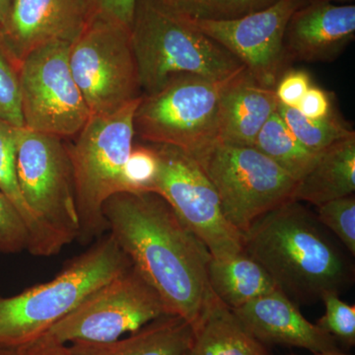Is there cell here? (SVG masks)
Here are the masks:
<instances>
[{"instance_id":"obj_26","label":"cell","mask_w":355,"mask_h":355,"mask_svg":"<svg viewBox=\"0 0 355 355\" xmlns=\"http://www.w3.org/2000/svg\"><path fill=\"white\" fill-rule=\"evenodd\" d=\"M316 216L320 223L330 229L350 254H355L354 195L318 205Z\"/></svg>"},{"instance_id":"obj_28","label":"cell","mask_w":355,"mask_h":355,"mask_svg":"<svg viewBox=\"0 0 355 355\" xmlns=\"http://www.w3.org/2000/svg\"><path fill=\"white\" fill-rule=\"evenodd\" d=\"M0 120L23 128L19 76L16 65L0 46Z\"/></svg>"},{"instance_id":"obj_24","label":"cell","mask_w":355,"mask_h":355,"mask_svg":"<svg viewBox=\"0 0 355 355\" xmlns=\"http://www.w3.org/2000/svg\"><path fill=\"white\" fill-rule=\"evenodd\" d=\"M277 113L298 141L313 153H320L340 140L355 135L349 123L331 112L321 119L306 118L296 108L279 104Z\"/></svg>"},{"instance_id":"obj_39","label":"cell","mask_w":355,"mask_h":355,"mask_svg":"<svg viewBox=\"0 0 355 355\" xmlns=\"http://www.w3.org/2000/svg\"><path fill=\"white\" fill-rule=\"evenodd\" d=\"M322 1H329V2H350L352 0H322Z\"/></svg>"},{"instance_id":"obj_37","label":"cell","mask_w":355,"mask_h":355,"mask_svg":"<svg viewBox=\"0 0 355 355\" xmlns=\"http://www.w3.org/2000/svg\"><path fill=\"white\" fill-rule=\"evenodd\" d=\"M291 355H295V354H291ZM313 355H350V354H343V352H340V350H338V352H324V354H315Z\"/></svg>"},{"instance_id":"obj_36","label":"cell","mask_w":355,"mask_h":355,"mask_svg":"<svg viewBox=\"0 0 355 355\" xmlns=\"http://www.w3.org/2000/svg\"><path fill=\"white\" fill-rule=\"evenodd\" d=\"M0 355H20L18 349L13 347H0Z\"/></svg>"},{"instance_id":"obj_3","label":"cell","mask_w":355,"mask_h":355,"mask_svg":"<svg viewBox=\"0 0 355 355\" xmlns=\"http://www.w3.org/2000/svg\"><path fill=\"white\" fill-rule=\"evenodd\" d=\"M111 235L102 236L50 282L0 296V347H18L38 338L96 289L132 266Z\"/></svg>"},{"instance_id":"obj_20","label":"cell","mask_w":355,"mask_h":355,"mask_svg":"<svg viewBox=\"0 0 355 355\" xmlns=\"http://www.w3.org/2000/svg\"><path fill=\"white\" fill-rule=\"evenodd\" d=\"M193 330V349L198 355H270L216 295Z\"/></svg>"},{"instance_id":"obj_8","label":"cell","mask_w":355,"mask_h":355,"mask_svg":"<svg viewBox=\"0 0 355 355\" xmlns=\"http://www.w3.org/2000/svg\"><path fill=\"white\" fill-rule=\"evenodd\" d=\"M69 64L91 116L114 113L141 97L125 26L94 16L70 46Z\"/></svg>"},{"instance_id":"obj_30","label":"cell","mask_w":355,"mask_h":355,"mask_svg":"<svg viewBox=\"0 0 355 355\" xmlns=\"http://www.w3.org/2000/svg\"><path fill=\"white\" fill-rule=\"evenodd\" d=\"M158 160L153 146H133L125 168L128 191H151Z\"/></svg>"},{"instance_id":"obj_25","label":"cell","mask_w":355,"mask_h":355,"mask_svg":"<svg viewBox=\"0 0 355 355\" xmlns=\"http://www.w3.org/2000/svg\"><path fill=\"white\" fill-rule=\"evenodd\" d=\"M166 12L181 19H235L272 6L277 0H150Z\"/></svg>"},{"instance_id":"obj_32","label":"cell","mask_w":355,"mask_h":355,"mask_svg":"<svg viewBox=\"0 0 355 355\" xmlns=\"http://www.w3.org/2000/svg\"><path fill=\"white\" fill-rule=\"evenodd\" d=\"M137 0H93L95 16L132 27Z\"/></svg>"},{"instance_id":"obj_35","label":"cell","mask_w":355,"mask_h":355,"mask_svg":"<svg viewBox=\"0 0 355 355\" xmlns=\"http://www.w3.org/2000/svg\"><path fill=\"white\" fill-rule=\"evenodd\" d=\"M12 0H0V27L6 22Z\"/></svg>"},{"instance_id":"obj_11","label":"cell","mask_w":355,"mask_h":355,"mask_svg":"<svg viewBox=\"0 0 355 355\" xmlns=\"http://www.w3.org/2000/svg\"><path fill=\"white\" fill-rule=\"evenodd\" d=\"M70 46L44 44L18 64L23 128L64 139L76 137L87 123L91 113L72 76Z\"/></svg>"},{"instance_id":"obj_2","label":"cell","mask_w":355,"mask_h":355,"mask_svg":"<svg viewBox=\"0 0 355 355\" xmlns=\"http://www.w3.org/2000/svg\"><path fill=\"white\" fill-rule=\"evenodd\" d=\"M243 250L296 305L354 282L352 263L302 202L289 200L257 219L243 234Z\"/></svg>"},{"instance_id":"obj_13","label":"cell","mask_w":355,"mask_h":355,"mask_svg":"<svg viewBox=\"0 0 355 355\" xmlns=\"http://www.w3.org/2000/svg\"><path fill=\"white\" fill-rule=\"evenodd\" d=\"M308 1L277 0L235 19L186 21L235 55L259 85L275 89L287 64L284 46L287 23Z\"/></svg>"},{"instance_id":"obj_23","label":"cell","mask_w":355,"mask_h":355,"mask_svg":"<svg viewBox=\"0 0 355 355\" xmlns=\"http://www.w3.org/2000/svg\"><path fill=\"white\" fill-rule=\"evenodd\" d=\"M254 147L272 159L296 181L309 171L319 154L311 153L298 141L277 112L261 128Z\"/></svg>"},{"instance_id":"obj_16","label":"cell","mask_w":355,"mask_h":355,"mask_svg":"<svg viewBox=\"0 0 355 355\" xmlns=\"http://www.w3.org/2000/svg\"><path fill=\"white\" fill-rule=\"evenodd\" d=\"M232 311L261 343L299 347L313 354L340 350L336 338L308 321L298 306L280 291Z\"/></svg>"},{"instance_id":"obj_6","label":"cell","mask_w":355,"mask_h":355,"mask_svg":"<svg viewBox=\"0 0 355 355\" xmlns=\"http://www.w3.org/2000/svg\"><path fill=\"white\" fill-rule=\"evenodd\" d=\"M245 69L224 79L183 74L157 92L141 95L133 116L135 135L191 155L209 146L217 140L222 97Z\"/></svg>"},{"instance_id":"obj_14","label":"cell","mask_w":355,"mask_h":355,"mask_svg":"<svg viewBox=\"0 0 355 355\" xmlns=\"http://www.w3.org/2000/svg\"><path fill=\"white\" fill-rule=\"evenodd\" d=\"M93 0H12L0 46L16 67L44 44H72L94 18Z\"/></svg>"},{"instance_id":"obj_33","label":"cell","mask_w":355,"mask_h":355,"mask_svg":"<svg viewBox=\"0 0 355 355\" xmlns=\"http://www.w3.org/2000/svg\"><path fill=\"white\" fill-rule=\"evenodd\" d=\"M296 109L298 110L299 113L302 114L306 118L310 119L324 118V116H329L331 112L335 111L333 109L330 93L324 89L313 85L303 96Z\"/></svg>"},{"instance_id":"obj_10","label":"cell","mask_w":355,"mask_h":355,"mask_svg":"<svg viewBox=\"0 0 355 355\" xmlns=\"http://www.w3.org/2000/svg\"><path fill=\"white\" fill-rule=\"evenodd\" d=\"M150 144L158 160L151 191L169 203L211 258L243 251V235L223 216L216 189L198 161L178 147Z\"/></svg>"},{"instance_id":"obj_21","label":"cell","mask_w":355,"mask_h":355,"mask_svg":"<svg viewBox=\"0 0 355 355\" xmlns=\"http://www.w3.org/2000/svg\"><path fill=\"white\" fill-rule=\"evenodd\" d=\"M210 289L231 310L279 291L265 268L245 253L210 259L207 266Z\"/></svg>"},{"instance_id":"obj_9","label":"cell","mask_w":355,"mask_h":355,"mask_svg":"<svg viewBox=\"0 0 355 355\" xmlns=\"http://www.w3.org/2000/svg\"><path fill=\"white\" fill-rule=\"evenodd\" d=\"M62 139L16 128V174L29 209L67 245L78 239V212L71 163Z\"/></svg>"},{"instance_id":"obj_4","label":"cell","mask_w":355,"mask_h":355,"mask_svg":"<svg viewBox=\"0 0 355 355\" xmlns=\"http://www.w3.org/2000/svg\"><path fill=\"white\" fill-rule=\"evenodd\" d=\"M130 40L142 95L157 92L175 76L224 79L245 67L216 41L150 0H137Z\"/></svg>"},{"instance_id":"obj_12","label":"cell","mask_w":355,"mask_h":355,"mask_svg":"<svg viewBox=\"0 0 355 355\" xmlns=\"http://www.w3.org/2000/svg\"><path fill=\"white\" fill-rule=\"evenodd\" d=\"M166 315L162 299L132 266L92 292L48 334L64 345L110 343Z\"/></svg>"},{"instance_id":"obj_27","label":"cell","mask_w":355,"mask_h":355,"mask_svg":"<svg viewBox=\"0 0 355 355\" xmlns=\"http://www.w3.org/2000/svg\"><path fill=\"white\" fill-rule=\"evenodd\" d=\"M324 314L318 321V326L330 334L336 340L352 347L355 343V306L345 303L340 294L329 292L322 296Z\"/></svg>"},{"instance_id":"obj_17","label":"cell","mask_w":355,"mask_h":355,"mask_svg":"<svg viewBox=\"0 0 355 355\" xmlns=\"http://www.w3.org/2000/svg\"><path fill=\"white\" fill-rule=\"evenodd\" d=\"M279 104L275 89L259 85L245 69L222 97L217 140L254 146L257 135L277 112Z\"/></svg>"},{"instance_id":"obj_19","label":"cell","mask_w":355,"mask_h":355,"mask_svg":"<svg viewBox=\"0 0 355 355\" xmlns=\"http://www.w3.org/2000/svg\"><path fill=\"white\" fill-rule=\"evenodd\" d=\"M355 135L336 142L318 154L312 168L298 180L292 200L322 205L354 195Z\"/></svg>"},{"instance_id":"obj_5","label":"cell","mask_w":355,"mask_h":355,"mask_svg":"<svg viewBox=\"0 0 355 355\" xmlns=\"http://www.w3.org/2000/svg\"><path fill=\"white\" fill-rule=\"evenodd\" d=\"M107 114H93L67 151L73 173L79 236L90 244L109 230L103 205L114 193L128 191L125 168L132 153L133 116L140 101Z\"/></svg>"},{"instance_id":"obj_1","label":"cell","mask_w":355,"mask_h":355,"mask_svg":"<svg viewBox=\"0 0 355 355\" xmlns=\"http://www.w3.org/2000/svg\"><path fill=\"white\" fill-rule=\"evenodd\" d=\"M109 234L155 289L168 315L197 324L214 297L203 243L153 191H121L103 205Z\"/></svg>"},{"instance_id":"obj_15","label":"cell","mask_w":355,"mask_h":355,"mask_svg":"<svg viewBox=\"0 0 355 355\" xmlns=\"http://www.w3.org/2000/svg\"><path fill=\"white\" fill-rule=\"evenodd\" d=\"M355 38V6L309 0L292 14L284 32L287 62L335 60Z\"/></svg>"},{"instance_id":"obj_38","label":"cell","mask_w":355,"mask_h":355,"mask_svg":"<svg viewBox=\"0 0 355 355\" xmlns=\"http://www.w3.org/2000/svg\"><path fill=\"white\" fill-rule=\"evenodd\" d=\"M184 355H198V354L193 350V347H191Z\"/></svg>"},{"instance_id":"obj_22","label":"cell","mask_w":355,"mask_h":355,"mask_svg":"<svg viewBox=\"0 0 355 355\" xmlns=\"http://www.w3.org/2000/svg\"><path fill=\"white\" fill-rule=\"evenodd\" d=\"M15 130L16 128L0 120V191L15 205L24 219L30 236L28 252L36 257L55 256L67 244L37 218L23 198L16 174Z\"/></svg>"},{"instance_id":"obj_29","label":"cell","mask_w":355,"mask_h":355,"mask_svg":"<svg viewBox=\"0 0 355 355\" xmlns=\"http://www.w3.org/2000/svg\"><path fill=\"white\" fill-rule=\"evenodd\" d=\"M29 231L15 205L0 191V253L28 251Z\"/></svg>"},{"instance_id":"obj_7","label":"cell","mask_w":355,"mask_h":355,"mask_svg":"<svg viewBox=\"0 0 355 355\" xmlns=\"http://www.w3.org/2000/svg\"><path fill=\"white\" fill-rule=\"evenodd\" d=\"M191 156L214 184L223 216L242 235L266 212L292 200L297 181L254 146L216 140Z\"/></svg>"},{"instance_id":"obj_34","label":"cell","mask_w":355,"mask_h":355,"mask_svg":"<svg viewBox=\"0 0 355 355\" xmlns=\"http://www.w3.org/2000/svg\"><path fill=\"white\" fill-rule=\"evenodd\" d=\"M18 352L20 355H71L67 345L58 342L48 333L18 347Z\"/></svg>"},{"instance_id":"obj_18","label":"cell","mask_w":355,"mask_h":355,"mask_svg":"<svg viewBox=\"0 0 355 355\" xmlns=\"http://www.w3.org/2000/svg\"><path fill=\"white\" fill-rule=\"evenodd\" d=\"M193 330L188 322L166 315L125 338L103 343H70L71 355H184L193 347Z\"/></svg>"},{"instance_id":"obj_31","label":"cell","mask_w":355,"mask_h":355,"mask_svg":"<svg viewBox=\"0 0 355 355\" xmlns=\"http://www.w3.org/2000/svg\"><path fill=\"white\" fill-rule=\"evenodd\" d=\"M311 86L312 79L308 72L291 69L280 76L275 87V95L280 104L296 108Z\"/></svg>"}]
</instances>
